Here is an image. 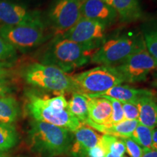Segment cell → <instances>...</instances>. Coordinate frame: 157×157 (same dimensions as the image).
<instances>
[{
	"label": "cell",
	"mask_w": 157,
	"mask_h": 157,
	"mask_svg": "<svg viewBox=\"0 0 157 157\" xmlns=\"http://www.w3.org/2000/svg\"><path fill=\"white\" fill-rule=\"evenodd\" d=\"M96 50L58 36L46 49L41 63L68 74L87 64Z\"/></svg>",
	"instance_id": "3"
},
{
	"label": "cell",
	"mask_w": 157,
	"mask_h": 157,
	"mask_svg": "<svg viewBox=\"0 0 157 157\" xmlns=\"http://www.w3.org/2000/svg\"><path fill=\"white\" fill-rule=\"evenodd\" d=\"M139 110L138 122L151 129L157 127V100L155 93L150 90L137 102Z\"/></svg>",
	"instance_id": "15"
},
{
	"label": "cell",
	"mask_w": 157,
	"mask_h": 157,
	"mask_svg": "<svg viewBox=\"0 0 157 157\" xmlns=\"http://www.w3.org/2000/svg\"><path fill=\"white\" fill-rule=\"evenodd\" d=\"M10 67L8 63L0 62V78H7L11 75Z\"/></svg>",
	"instance_id": "31"
},
{
	"label": "cell",
	"mask_w": 157,
	"mask_h": 157,
	"mask_svg": "<svg viewBox=\"0 0 157 157\" xmlns=\"http://www.w3.org/2000/svg\"><path fill=\"white\" fill-rule=\"evenodd\" d=\"M141 157H157V151L154 149L143 148V153Z\"/></svg>",
	"instance_id": "32"
},
{
	"label": "cell",
	"mask_w": 157,
	"mask_h": 157,
	"mask_svg": "<svg viewBox=\"0 0 157 157\" xmlns=\"http://www.w3.org/2000/svg\"><path fill=\"white\" fill-rule=\"evenodd\" d=\"M74 135L63 127L33 119L28 132L32 151L42 157H55L70 151Z\"/></svg>",
	"instance_id": "2"
},
{
	"label": "cell",
	"mask_w": 157,
	"mask_h": 157,
	"mask_svg": "<svg viewBox=\"0 0 157 157\" xmlns=\"http://www.w3.org/2000/svg\"><path fill=\"white\" fill-rule=\"evenodd\" d=\"M26 97L27 111L34 120L63 127L71 132L83 124L70 112L68 101L62 94L48 98L29 92Z\"/></svg>",
	"instance_id": "1"
},
{
	"label": "cell",
	"mask_w": 157,
	"mask_h": 157,
	"mask_svg": "<svg viewBox=\"0 0 157 157\" xmlns=\"http://www.w3.org/2000/svg\"><path fill=\"white\" fill-rule=\"evenodd\" d=\"M18 140V133L13 124L0 122V150L5 152L14 148Z\"/></svg>",
	"instance_id": "21"
},
{
	"label": "cell",
	"mask_w": 157,
	"mask_h": 157,
	"mask_svg": "<svg viewBox=\"0 0 157 157\" xmlns=\"http://www.w3.org/2000/svg\"><path fill=\"white\" fill-rule=\"evenodd\" d=\"M76 93L94 95L107 91L110 88L124 82L115 66H99L71 76Z\"/></svg>",
	"instance_id": "6"
},
{
	"label": "cell",
	"mask_w": 157,
	"mask_h": 157,
	"mask_svg": "<svg viewBox=\"0 0 157 157\" xmlns=\"http://www.w3.org/2000/svg\"><path fill=\"white\" fill-rule=\"evenodd\" d=\"M68 108L71 114L82 124H85L89 120L88 98L84 94L72 93L71 98L69 101H68Z\"/></svg>",
	"instance_id": "20"
},
{
	"label": "cell",
	"mask_w": 157,
	"mask_h": 157,
	"mask_svg": "<svg viewBox=\"0 0 157 157\" xmlns=\"http://www.w3.org/2000/svg\"><path fill=\"white\" fill-rule=\"evenodd\" d=\"M0 36L17 50L21 51L36 48L46 39L44 25L42 19L21 25H1Z\"/></svg>",
	"instance_id": "7"
},
{
	"label": "cell",
	"mask_w": 157,
	"mask_h": 157,
	"mask_svg": "<svg viewBox=\"0 0 157 157\" xmlns=\"http://www.w3.org/2000/svg\"><path fill=\"white\" fill-rule=\"evenodd\" d=\"M156 76H157V74H156Z\"/></svg>",
	"instance_id": "40"
},
{
	"label": "cell",
	"mask_w": 157,
	"mask_h": 157,
	"mask_svg": "<svg viewBox=\"0 0 157 157\" xmlns=\"http://www.w3.org/2000/svg\"><path fill=\"white\" fill-rule=\"evenodd\" d=\"M74 139L70 154L73 157H87L88 152L97 146L101 135L87 125L82 124L73 132Z\"/></svg>",
	"instance_id": "13"
},
{
	"label": "cell",
	"mask_w": 157,
	"mask_h": 157,
	"mask_svg": "<svg viewBox=\"0 0 157 157\" xmlns=\"http://www.w3.org/2000/svg\"><path fill=\"white\" fill-rule=\"evenodd\" d=\"M106 151L99 143L88 152L87 157H105Z\"/></svg>",
	"instance_id": "30"
},
{
	"label": "cell",
	"mask_w": 157,
	"mask_h": 157,
	"mask_svg": "<svg viewBox=\"0 0 157 157\" xmlns=\"http://www.w3.org/2000/svg\"><path fill=\"white\" fill-rule=\"evenodd\" d=\"M22 76L25 82L32 87L62 95L76 93L71 75L53 66L34 63L23 68Z\"/></svg>",
	"instance_id": "4"
},
{
	"label": "cell",
	"mask_w": 157,
	"mask_h": 157,
	"mask_svg": "<svg viewBox=\"0 0 157 157\" xmlns=\"http://www.w3.org/2000/svg\"><path fill=\"white\" fill-rule=\"evenodd\" d=\"M105 157H120V156H117V155L113 154V153L108 151V152H106V155H105Z\"/></svg>",
	"instance_id": "34"
},
{
	"label": "cell",
	"mask_w": 157,
	"mask_h": 157,
	"mask_svg": "<svg viewBox=\"0 0 157 157\" xmlns=\"http://www.w3.org/2000/svg\"><path fill=\"white\" fill-rule=\"evenodd\" d=\"M109 99L110 102H111V105H112V116H111V123L109 125L115 124L120 121L124 120V113L122 109V105H121V103L117 100L113 99L111 98H105ZM107 126V125H106Z\"/></svg>",
	"instance_id": "27"
},
{
	"label": "cell",
	"mask_w": 157,
	"mask_h": 157,
	"mask_svg": "<svg viewBox=\"0 0 157 157\" xmlns=\"http://www.w3.org/2000/svg\"><path fill=\"white\" fill-rule=\"evenodd\" d=\"M83 0H55L48 13V18L56 34H63L82 17Z\"/></svg>",
	"instance_id": "9"
},
{
	"label": "cell",
	"mask_w": 157,
	"mask_h": 157,
	"mask_svg": "<svg viewBox=\"0 0 157 157\" xmlns=\"http://www.w3.org/2000/svg\"><path fill=\"white\" fill-rule=\"evenodd\" d=\"M124 143L126 151L131 157H141L143 153V148L139 146L131 137H120Z\"/></svg>",
	"instance_id": "26"
},
{
	"label": "cell",
	"mask_w": 157,
	"mask_h": 157,
	"mask_svg": "<svg viewBox=\"0 0 157 157\" xmlns=\"http://www.w3.org/2000/svg\"><path fill=\"white\" fill-rule=\"evenodd\" d=\"M103 2H105V3L107 4V5H109L111 6V0H103Z\"/></svg>",
	"instance_id": "36"
},
{
	"label": "cell",
	"mask_w": 157,
	"mask_h": 157,
	"mask_svg": "<svg viewBox=\"0 0 157 157\" xmlns=\"http://www.w3.org/2000/svg\"><path fill=\"white\" fill-rule=\"evenodd\" d=\"M21 113L19 103L12 96L0 97V122L13 124Z\"/></svg>",
	"instance_id": "19"
},
{
	"label": "cell",
	"mask_w": 157,
	"mask_h": 157,
	"mask_svg": "<svg viewBox=\"0 0 157 157\" xmlns=\"http://www.w3.org/2000/svg\"><path fill=\"white\" fill-rule=\"evenodd\" d=\"M146 46L143 35H122L102 43L90 61L101 66H117Z\"/></svg>",
	"instance_id": "5"
},
{
	"label": "cell",
	"mask_w": 157,
	"mask_h": 157,
	"mask_svg": "<svg viewBox=\"0 0 157 157\" xmlns=\"http://www.w3.org/2000/svg\"><path fill=\"white\" fill-rule=\"evenodd\" d=\"M152 149H154L155 151H157V127L153 129Z\"/></svg>",
	"instance_id": "33"
},
{
	"label": "cell",
	"mask_w": 157,
	"mask_h": 157,
	"mask_svg": "<svg viewBox=\"0 0 157 157\" xmlns=\"http://www.w3.org/2000/svg\"><path fill=\"white\" fill-rule=\"evenodd\" d=\"M152 85L154 86V87H156V88H157V79H156L154 82H153V83H152Z\"/></svg>",
	"instance_id": "37"
},
{
	"label": "cell",
	"mask_w": 157,
	"mask_h": 157,
	"mask_svg": "<svg viewBox=\"0 0 157 157\" xmlns=\"http://www.w3.org/2000/svg\"><path fill=\"white\" fill-rule=\"evenodd\" d=\"M81 13L82 17L98 21L106 26L114 22L117 17L115 10L103 0H83Z\"/></svg>",
	"instance_id": "12"
},
{
	"label": "cell",
	"mask_w": 157,
	"mask_h": 157,
	"mask_svg": "<svg viewBox=\"0 0 157 157\" xmlns=\"http://www.w3.org/2000/svg\"><path fill=\"white\" fill-rule=\"evenodd\" d=\"M111 6L117 12L121 22H134L142 16L139 0H111Z\"/></svg>",
	"instance_id": "17"
},
{
	"label": "cell",
	"mask_w": 157,
	"mask_h": 157,
	"mask_svg": "<svg viewBox=\"0 0 157 157\" xmlns=\"http://www.w3.org/2000/svg\"><path fill=\"white\" fill-rule=\"evenodd\" d=\"M17 50L0 36V62L8 63L16 58Z\"/></svg>",
	"instance_id": "25"
},
{
	"label": "cell",
	"mask_w": 157,
	"mask_h": 157,
	"mask_svg": "<svg viewBox=\"0 0 157 157\" xmlns=\"http://www.w3.org/2000/svg\"><path fill=\"white\" fill-rule=\"evenodd\" d=\"M123 157H124V156H123Z\"/></svg>",
	"instance_id": "39"
},
{
	"label": "cell",
	"mask_w": 157,
	"mask_h": 157,
	"mask_svg": "<svg viewBox=\"0 0 157 157\" xmlns=\"http://www.w3.org/2000/svg\"><path fill=\"white\" fill-rule=\"evenodd\" d=\"M99 143L106 152L113 153L120 157H123L126 151L124 143L119 137L104 134L101 135Z\"/></svg>",
	"instance_id": "22"
},
{
	"label": "cell",
	"mask_w": 157,
	"mask_h": 157,
	"mask_svg": "<svg viewBox=\"0 0 157 157\" xmlns=\"http://www.w3.org/2000/svg\"><path fill=\"white\" fill-rule=\"evenodd\" d=\"M124 120H138L139 110L137 103H121Z\"/></svg>",
	"instance_id": "28"
},
{
	"label": "cell",
	"mask_w": 157,
	"mask_h": 157,
	"mask_svg": "<svg viewBox=\"0 0 157 157\" xmlns=\"http://www.w3.org/2000/svg\"><path fill=\"white\" fill-rule=\"evenodd\" d=\"M115 67L122 76L124 82L135 83L146 80L148 74L157 68V61L145 46Z\"/></svg>",
	"instance_id": "8"
},
{
	"label": "cell",
	"mask_w": 157,
	"mask_h": 157,
	"mask_svg": "<svg viewBox=\"0 0 157 157\" xmlns=\"http://www.w3.org/2000/svg\"><path fill=\"white\" fill-rule=\"evenodd\" d=\"M13 93V87L7 78H0V97L10 95Z\"/></svg>",
	"instance_id": "29"
},
{
	"label": "cell",
	"mask_w": 157,
	"mask_h": 157,
	"mask_svg": "<svg viewBox=\"0 0 157 157\" xmlns=\"http://www.w3.org/2000/svg\"><path fill=\"white\" fill-rule=\"evenodd\" d=\"M87 98L89 120L85 124L109 125L113 111L109 100L105 98Z\"/></svg>",
	"instance_id": "14"
},
{
	"label": "cell",
	"mask_w": 157,
	"mask_h": 157,
	"mask_svg": "<svg viewBox=\"0 0 157 157\" xmlns=\"http://www.w3.org/2000/svg\"><path fill=\"white\" fill-rule=\"evenodd\" d=\"M130 137L143 148L152 149L153 129L150 127L138 124Z\"/></svg>",
	"instance_id": "23"
},
{
	"label": "cell",
	"mask_w": 157,
	"mask_h": 157,
	"mask_svg": "<svg viewBox=\"0 0 157 157\" xmlns=\"http://www.w3.org/2000/svg\"><path fill=\"white\" fill-rule=\"evenodd\" d=\"M138 124V120H123L115 124L107 126L95 124H89L87 126L105 135H113L119 137H130Z\"/></svg>",
	"instance_id": "18"
},
{
	"label": "cell",
	"mask_w": 157,
	"mask_h": 157,
	"mask_svg": "<svg viewBox=\"0 0 157 157\" xmlns=\"http://www.w3.org/2000/svg\"><path fill=\"white\" fill-rule=\"evenodd\" d=\"M15 1H21V0H15Z\"/></svg>",
	"instance_id": "38"
},
{
	"label": "cell",
	"mask_w": 157,
	"mask_h": 157,
	"mask_svg": "<svg viewBox=\"0 0 157 157\" xmlns=\"http://www.w3.org/2000/svg\"><path fill=\"white\" fill-rule=\"evenodd\" d=\"M105 28L106 25L103 23L82 17L72 28L59 36L87 48L97 50L98 47L102 44Z\"/></svg>",
	"instance_id": "10"
},
{
	"label": "cell",
	"mask_w": 157,
	"mask_h": 157,
	"mask_svg": "<svg viewBox=\"0 0 157 157\" xmlns=\"http://www.w3.org/2000/svg\"><path fill=\"white\" fill-rule=\"evenodd\" d=\"M143 36L148 52L157 61V25L147 28Z\"/></svg>",
	"instance_id": "24"
},
{
	"label": "cell",
	"mask_w": 157,
	"mask_h": 157,
	"mask_svg": "<svg viewBox=\"0 0 157 157\" xmlns=\"http://www.w3.org/2000/svg\"><path fill=\"white\" fill-rule=\"evenodd\" d=\"M0 157H5V151H3L2 150H0Z\"/></svg>",
	"instance_id": "35"
},
{
	"label": "cell",
	"mask_w": 157,
	"mask_h": 157,
	"mask_svg": "<svg viewBox=\"0 0 157 157\" xmlns=\"http://www.w3.org/2000/svg\"><path fill=\"white\" fill-rule=\"evenodd\" d=\"M150 91L147 89H136L126 85H119L110 88L107 91L94 95H85L89 98H111L121 103H137L140 98Z\"/></svg>",
	"instance_id": "16"
},
{
	"label": "cell",
	"mask_w": 157,
	"mask_h": 157,
	"mask_svg": "<svg viewBox=\"0 0 157 157\" xmlns=\"http://www.w3.org/2000/svg\"><path fill=\"white\" fill-rule=\"evenodd\" d=\"M39 12L29 10L22 5L12 0H0V23L2 25H17L38 21Z\"/></svg>",
	"instance_id": "11"
}]
</instances>
